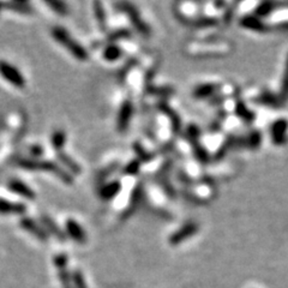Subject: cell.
<instances>
[{"instance_id": "1", "label": "cell", "mask_w": 288, "mask_h": 288, "mask_svg": "<svg viewBox=\"0 0 288 288\" xmlns=\"http://www.w3.org/2000/svg\"><path fill=\"white\" fill-rule=\"evenodd\" d=\"M17 166L26 169V171H45L52 173L58 177L64 184L72 185L74 183V177L65 171L63 166L58 165L53 161L42 160V158H20L17 161Z\"/></svg>"}, {"instance_id": "2", "label": "cell", "mask_w": 288, "mask_h": 288, "mask_svg": "<svg viewBox=\"0 0 288 288\" xmlns=\"http://www.w3.org/2000/svg\"><path fill=\"white\" fill-rule=\"evenodd\" d=\"M52 36L58 44H60L63 47H65L66 51L71 53L75 59L78 61H87L89 59V54L84 47L79 42L74 40V37L69 34V31L65 30L63 26H55L52 28Z\"/></svg>"}, {"instance_id": "3", "label": "cell", "mask_w": 288, "mask_h": 288, "mask_svg": "<svg viewBox=\"0 0 288 288\" xmlns=\"http://www.w3.org/2000/svg\"><path fill=\"white\" fill-rule=\"evenodd\" d=\"M0 75L6 82L12 84L17 89H24L26 85V80L23 74L15 65L10 64L6 60H0Z\"/></svg>"}, {"instance_id": "4", "label": "cell", "mask_w": 288, "mask_h": 288, "mask_svg": "<svg viewBox=\"0 0 288 288\" xmlns=\"http://www.w3.org/2000/svg\"><path fill=\"white\" fill-rule=\"evenodd\" d=\"M118 6H119V9L122 10V11H124L126 15H128V17L130 18L131 23L133 24L134 29H136L139 34L143 35V36H149V35L152 34L150 26H148L143 20H142L141 15H139L138 10H137L136 6H133L131 2H120Z\"/></svg>"}, {"instance_id": "5", "label": "cell", "mask_w": 288, "mask_h": 288, "mask_svg": "<svg viewBox=\"0 0 288 288\" xmlns=\"http://www.w3.org/2000/svg\"><path fill=\"white\" fill-rule=\"evenodd\" d=\"M133 114V104L130 99L123 101L117 117V130L118 132H125L129 129Z\"/></svg>"}, {"instance_id": "6", "label": "cell", "mask_w": 288, "mask_h": 288, "mask_svg": "<svg viewBox=\"0 0 288 288\" xmlns=\"http://www.w3.org/2000/svg\"><path fill=\"white\" fill-rule=\"evenodd\" d=\"M142 195H143V192H142L141 185H138V186H136L133 188L132 193H131V196H130V200H129L128 204H126V206L123 208L122 220H126V219H129L130 216H132L133 212L136 211V209L138 208L139 203H141Z\"/></svg>"}, {"instance_id": "7", "label": "cell", "mask_w": 288, "mask_h": 288, "mask_svg": "<svg viewBox=\"0 0 288 288\" xmlns=\"http://www.w3.org/2000/svg\"><path fill=\"white\" fill-rule=\"evenodd\" d=\"M7 187L12 191L16 195L21 196V197L26 198V200H35L36 198V193L29 185L23 183L22 180L18 179H11L7 183Z\"/></svg>"}, {"instance_id": "8", "label": "cell", "mask_w": 288, "mask_h": 288, "mask_svg": "<svg viewBox=\"0 0 288 288\" xmlns=\"http://www.w3.org/2000/svg\"><path fill=\"white\" fill-rule=\"evenodd\" d=\"M198 231V225L196 222H187L185 223L183 227H180L176 233L172 234L169 236V244L172 245H178L182 241H184L185 239H187L188 236H193Z\"/></svg>"}, {"instance_id": "9", "label": "cell", "mask_w": 288, "mask_h": 288, "mask_svg": "<svg viewBox=\"0 0 288 288\" xmlns=\"http://www.w3.org/2000/svg\"><path fill=\"white\" fill-rule=\"evenodd\" d=\"M21 226L22 228L29 232L30 234H33L35 238H37L39 240L41 241H46L48 238V233L47 231L45 230L42 226H40L35 220L30 219V217H23L21 219Z\"/></svg>"}, {"instance_id": "10", "label": "cell", "mask_w": 288, "mask_h": 288, "mask_svg": "<svg viewBox=\"0 0 288 288\" xmlns=\"http://www.w3.org/2000/svg\"><path fill=\"white\" fill-rule=\"evenodd\" d=\"M66 226V232L74 239L76 243L84 244L87 241V236H85L84 230H83L82 226L78 223L75 219H67L65 222Z\"/></svg>"}, {"instance_id": "11", "label": "cell", "mask_w": 288, "mask_h": 288, "mask_svg": "<svg viewBox=\"0 0 288 288\" xmlns=\"http://www.w3.org/2000/svg\"><path fill=\"white\" fill-rule=\"evenodd\" d=\"M120 191H122V183L119 180H113V182L102 185L99 195H100L101 200L111 201L119 195Z\"/></svg>"}, {"instance_id": "12", "label": "cell", "mask_w": 288, "mask_h": 288, "mask_svg": "<svg viewBox=\"0 0 288 288\" xmlns=\"http://www.w3.org/2000/svg\"><path fill=\"white\" fill-rule=\"evenodd\" d=\"M56 157H58L59 162L65 167L67 172H69L71 176L72 174H75V176H79V174L82 173V168H80V166L78 165L71 156L65 154L64 152H58L56 153Z\"/></svg>"}, {"instance_id": "13", "label": "cell", "mask_w": 288, "mask_h": 288, "mask_svg": "<svg viewBox=\"0 0 288 288\" xmlns=\"http://www.w3.org/2000/svg\"><path fill=\"white\" fill-rule=\"evenodd\" d=\"M41 221L44 223L45 230H47V233L53 234V236H56L59 240H65V233L60 230V227L56 225L52 217L48 216V215H41Z\"/></svg>"}, {"instance_id": "14", "label": "cell", "mask_w": 288, "mask_h": 288, "mask_svg": "<svg viewBox=\"0 0 288 288\" xmlns=\"http://www.w3.org/2000/svg\"><path fill=\"white\" fill-rule=\"evenodd\" d=\"M26 211V206L21 203H13V202L2 200L0 198V214H12L21 215Z\"/></svg>"}, {"instance_id": "15", "label": "cell", "mask_w": 288, "mask_h": 288, "mask_svg": "<svg viewBox=\"0 0 288 288\" xmlns=\"http://www.w3.org/2000/svg\"><path fill=\"white\" fill-rule=\"evenodd\" d=\"M124 54V51L122 46L111 44L107 45L104 48V52H102V56L106 61H117L118 59H120Z\"/></svg>"}, {"instance_id": "16", "label": "cell", "mask_w": 288, "mask_h": 288, "mask_svg": "<svg viewBox=\"0 0 288 288\" xmlns=\"http://www.w3.org/2000/svg\"><path fill=\"white\" fill-rule=\"evenodd\" d=\"M94 9V15H95L96 23H98L99 28L102 31L107 30V13L106 10L104 9V4L101 1H95L93 4Z\"/></svg>"}, {"instance_id": "17", "label": "cell", "mask_w": 288, "mask_h": 288, "mask_svg": "<svg viewBox=\"0 0 288 288\" xmlns=\"http://www.w3.org/2000/svg\"><path fill=\"white\" fill-rule=\"evenodd\" d=\"M2 6L7 7V9H10L11 11L22 13V15H30V13H33V9H31V6L26 1L5 2V4H2Z\"/></svg>"}, {"instance_id": "18", "label": "cell", "mask_w": 288, "mask_h": 288, "mask_svg": "<svg viewBox=\"0 0 288 288\" xmlns=\"http://www.w3.org/2000/svg\"><path fill=\"white\" fill-rule=\"evenodd\" d=\"M66 138L67 137H66L65 131L55 130L54 132H53L52 137H51V142H52L53 148L56 150V153L63 152L64 145H65L66 143Z\"/></svg>"}, {"instance_id": "19", "label": "cell", "mask_w": 288, "mask_h": 288, "mask_svg": "<svg viewBox=\"0 0 288 288\" xmlns=\"http://www.w3.org/2000/svg\"><path fill=\"white\" fill-rule=\"evenodd\" d=\"M45 4L47 6H50L52 9L53 12H55L59 16H66L69 15V7L65 2L63 1H53V0H47L45 1Z\"/></svg>"}, {"instance_id": "20", "label": "cell", "mask_w": 288, "mask_h": 288, "mask_svg": "<svg viewBox=\"0 0 288 288\" xmlns=\"http://www.w3.org/2000/svg\"><path fill=\"white\" fill-rule=\"evenodd\" d=\"M147 91L154 96H167L174 93V89L166 85H148Z\"/></svg>"}, {"instance_id": "21", "label": "cell", "mask_w": 288, "mask_h": 288, "mask_svg": "<svg viewBox=\"0 0 288 288\" xmlns=\"http://www.w3.org/2000/svg\"><path fill=\"white\" fill-rule=\"evenodd\" d=\"M286 129H287V124L286 122H284V120H280V122L275 123V125H274V129H273V136L276 143H281L282 138L285 137L284 133L285 131H286Z\"/></svg>"}, {"instance_id": "22", "label": "cell", "mask_w": 288, "mask_h": 288, "mask_svg": "<svg viewBox=\"0 0 288 288\" xmlns=\"http://www.w3.org/2000/svg\"><path fill=\"white\" fill-rule=\"evenodd\" d=\"M215 85L214 84H203V85H200V87H197L195 89V91H193V95H195V98H198V99H202V98H207V96H210L212 93L215 91Z\"/></svg>"}, {"instance_id": "23", "label": "cell", "mask_w": 288, "mask_h": 288, "mask_svg": "<svg viewBox=\"0 0 288 288\" xmlns=\"http://www.w3.org/2000/svg\"><path fill=\"white\" fill-rule=\"evenodd\" d=\"M141 161H139L138 158H133V160H131L130 162L125 166L124 172H125V174H128V176H136V174L141 171Z\"/></svg>"}, {"instance_id": "24", "label": "cell", "mask_w": 288, "mask_h": 288, "mask_svg": "<svg viewBox=\"0 0 288 288\" xmlns=\"http://www.w3.org/2000/svg\"><path fill=\"white\" fill-rule=\"evenodd\" d=\"M28 150L31 155L35 156V157H40V156H42V154H44V148L39 144L30 145Z\"/></svg>"}, {"instance_id": "25", "label": "cell", "mask_w": 288, "mask_h": 288, "mask_svg": "<svg viewBox=\"0 0 288 288\" xmlns=\"http://www.w3.org/2000/svg\"><path fill=\"white\" fill-rule=\"evenodd\" d=\"M282 93L285 95L288 94V58L286 61V69H285V75H284V82H282Z\"/></svg>"}, {"instance_id": "26", "label": "cell", "mask_w": 288, "mask_h": 288, "mask_svg": "<svg viewBox=\"0 0 288 288\" xmlns=\"http://www.w3.org/2000/svg\"><path fill=\"white\" fill-rule=\"evenodd\" d=\"M1 7H2V4H0V9H1Z\"/></svg>"}]
</instances>
